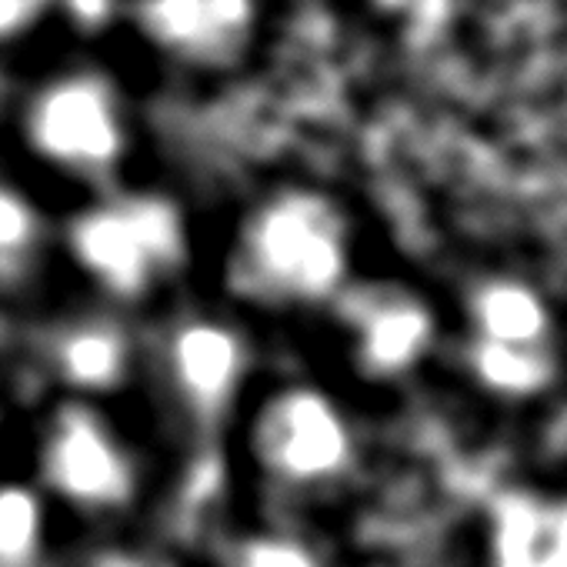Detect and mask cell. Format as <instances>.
I'll use <instances>...</instances> for the list:
<instances>
[{
  "label": "cell",
  "mask_w": 567,
  "mask_h": 567,
  "mask_svg": "<svg viewBox=\"0 0 567 567\" xmlns=\"http://www.w3.org/2000/svg\"><path fill=\"white\" fill-rule=\"evenodd\" d=\"M358 277L354 217L328 190L301 184L254 200L224 254L234 305L270 318H321Z\"/></svg>",
  "instance_id": "obj_1"
},
{
  "label": "cell",
  "mask_w": 567,
  "mask_h": 567,
  "mask_svg": "<svg viewBox=\"0 0 567 567\" xmlns=\"http://www.w3.org/2000/svg\"><path fill=\"white\" fill-rule=\"evenodd\" d=\"M447 348L467 384L497 404H530L564 374V324L550 295L524 274L487 270L457 298Z\"/></svg>",
  "instance_id": "obj_2"
},
{
  "label": "cell",
  "mask_w": 567,
  "mask_h": 567,
  "mask_svg": "<svg viewBox=\"0 0 567 567\" xmlns=\"http://www.w3.org/2000/svg\"><path fill=\"white\" fill-rule=\"evenodd\" d=\"M250 474L284 504L341 494L364 467V431L351 404L318 381L257 391L240 421Z\"/></svg>",
  "instance_id": "obj_3"
},
{
  "label": "cell",
  "mask_w": 567,
  "mask_h": 567,
  "mask_svg": "<svg viewBox=\"0 0 567 567\" xmlns=\"http://www.w3.org/2000/svg\"><path fill=\"white\" fill-rule=\"evenodd\" d=\"M74 264L114 301H147L184 274L190 230L177 200L154 190L97 197L68 224Z\"/></svg>",
  "instance_id": "obj_4"
},
{
  "label": "cell",
  "mask_w": 567,
  "mask_h": 567,
  "mask_svg": "<svg viewBox=\"0 0 567 567\" xmlns=\"http://www.w3.org/2000/svg\"><path fill=\"white\" fill-rule=\"evenodd\" d=\"M321 321L338 364L371 388L417 378L447 348V318L404 277L361 274Z\"/></svg>",
  "instance_id": "obj_5"
},
{
  "label": "cell",
  "mask_w": 567,
  "mask_h": 567,
  "mask_svg": "<svg viewBox=\"0 0 567 567\" xmlns=\"http://www.w3.org/2000/svg\"><path fill=\"white\" fill-rule=\"evenodd\" d=\"M154 368L171 411L194 434L240 424L257 398L254 338L237 318L220 311L174 318L157 338Z\"/></svg>",
  "instance_id": "obj_6"
},
{
  "label": "cell",
  "mask_w": 567,
  "mask_h": 567,
  "mask_svg": "<svg viewBox=\"0 0 567 567\" xmlns=\"http://www.w3.org/2000/svg\"><path fill=\"white\" fill-rule=\"evenodd\" d=\"M38 487L84 517L127 514L144 491V464L127 434L91 401L58 404L38 434Z\"/></svg>",
  "instance_id": "obj_7"
},
{
  "label": "cell",
  "mask_w": 567,
  "mask_h": 567,
  "mask_svg": "<svg viewBox=\"0 0 567 567\" xmlns=\"http://www.w3.org/2000/svg\"><path fill=\"white\" fill-rule=\"evenodd\" d=\"M24 137L48 167L78 181H104L117 174L131 147L124 97L97 71L54 78L28 101Z\"/></svg>",
  "instance_id": "obj_8"
},
{
  "label": "cell",
  "mask_w": 567,
  "mask_h": 567,
  "mask_svg": "<svg viewBox=\"0 0 567 567\" xmlns=\"http://www.w3.org/2000/svg\"><path fill=\"white\" fill-rule=\"evenodd\" d=\"M481 567H567V491H501L481 517Z\"/></svg>",
  "instance_id": "obj_9"
},
{
  "label": "cell",
  "mask_w": 567,
  "mask_h": 567,
  "mask_svg": "<svg viewBox=\"0 0 567 567\" xmlns=\"http://www.w3.org/2000/svg\"><path fill=\"white\" fill-rule=\"evenodd\" d=\"M137 18L157 48L210 64L244 44L254 24V0H137Z\"/></svg>",
  "instance_id": "obj_10"
},
{
  "label": "cell",
  "mask_w": 567,
  "mask_h": 567,
  "mask_svg": "<svg viewBox=\"0 0 567 567\" xmlns=\"http://www.w3.org/2000/svg\"><path fill=\"white\" fill-rule=\"evenodd\" d=\"M51 371L78 401L114 394L137 374L141 348L117 318H81L64 324L48 348Z\"/></svg>",
  "instance_id": "obj_11"
},
{
  "label": "cell",
  "mask_w": 567,
  "mask_h": 567,
  "mask_svg": "<svg viewBox=\"0 0 567 567\" xmlns=\"http://www.w3.org/2000/svg\"><path fill=\"white\" fill-rule=\"evenodd\" d=\"M217 567H331V557L308 530L270 520L227 537Z\"/></svg>",
  "instance_id": "obj_12"
},
{
  "label": "cell",
  "mask_w": 567,
  "mask_h": 567,
  "mask_svg": "<svg viewBox=\"0 0 567 567\" xmlns=\"http://www.w3.org/2000/svg\"><path fill=\"white\" fill-rule=\"evenodd\" d=\"M48 494L34 484H0V567H44L51 524Z\"/></svg>",
  "instance_id": "obj_13"
},
{
  "label": "cell",
  "mask_w": 567,
  "mask_h": 567,
  "mask_svg": "<svg viewBox=\"0 0 567 567\" xmlns=\"http://www.w3.org/2000/svg\"><path fill=\"white\" fill-rule=\"evenodd\" d=\"M48 224L41 207L14 184L0 181V288L24 284L44 257Z\"/></svg>",
  "instance_id": "obj_14"
},
{
  "label": "cell",
  "mask_w": 567,
  "mask_h": 567,
  "mask_svg": "<svg viewBox=\"0 0 567 567\" xmlns=\"http://www.w3.org/2000/svg\"><path fill=\"white\" fill-rule=\"evenodd\" d=\"M51 8L54 0H0V44L31 34Z\"/></svg>",
  "instance_id": "obj_15"
},
{
  "label": "cell",
  "mask_w": 567,
  "mask_h": 567,
  "mask_svg": "<svg viewBox=\"0 0 567 567\" xmlns=\"http://www.w3.org/2000/svg\"><path fill=\"white\" fill-rule=\"evenodd\" d=\"M78 567H157V564L134 547H101L87 554Z\"/></svg>",
  "instance_id": "obj_16"
},
{
  "label": "cell",
  "mask_w": 567,
  "mask_h": 567,
  "mask_svg": "<svg viewBox=\"0 0 567 567\" xmlns=\"http://www.w3.org/2000/svg\"><path fill=\"white\" fill-rule=\"evenodd\" d=\"M378 4L388 14H398L404 21H421V18H434L447 8V0H378Z\"/></svg>",
  "instance_id": "obj_17"
}]
</instances>
